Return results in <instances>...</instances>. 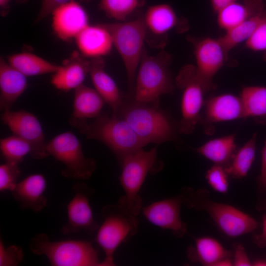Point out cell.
Returning a JSON list of instances; mask_svg holds the SVG:
<instances>
[{
	"label": "cell",
	"instance_id": "52a82bcc",
	"mask_svg": "<svg viewBox=\"0 0 266 266\" xmlns=\"http://www.w3.org/2000/svg\"><path fill=\"white\" fill-rule=\"evenodd\" d=\"M170 63L167 53L151 56L144 49L136 73L133 98L140 102H154L160 101L162 95L172 93L175 87Z\"/></svg>",
	"mask_w": 266,
	"mask_h": 266
},
{
	"label": "cell",
	"instance_id": "d4e9b609",
	"mask_svg": "<svg viewBox=\"0 0 266 266\" xmlns=\"http://www.w3.org/2000/svg\"><path fill=\"white\" fill-rule=\"evenodd\" d=\"M143 18L147 33L150 32L156 36L167 33L175 28L179 22L175 10L166 3L157 4L149 7Z\"/></svg>",
	"mask_w": 266,
	"mask_h": 266
},
{
	"label": "cell",
	"instance_id": "6da1fadb",
	"mask_svg": "<svg viewBox=\"0 0 266 266\" xmlns=\"http://www.w3.org/2000/svg\"><path fill=\"white\" fill-rule=\"evenodd\" d=\"M114 114L125 120L146 145L180 140L179 121L161 107L160 101L143 102L124 97Z\"/></svg>",
	"mask_w": 266,
	"mask_h": 266
},
{
	"label": "cell",
	"instance_id": "44dd1931",
	"mask_svg": "<svg viewBox=\"0 0 266 266\" xmlns=\"http://www.w3.org/2000/svg\"><path fill=\"white\" fill-rule=\"evenodd\" d=\"M105 102L95 90L83 84L74 89L73 112L69 118L73 126L77 123L95 118L101 113Z\"/></svg>",
	"mask_w": 266,
	"mask_h": 266
},
{
	"label": "cell",
	"instance_id": "e0dca14e",
	"mask_svg": "<svg viewBox=\"0 0 266 266\" xmlns=\"http://www.w3.org/2000/svg\"><path fill=\"white\" fill-rule=\"evenodd\" d=\"M46 187L45 177L41 174H34L19 182L11 192L22 209L38 212L47 205Z\"/></svg>",
	"mask_w": 266,
	"mask_h": 266
},
{
	"label": "cell",
	"instance_id": "8992f818",
	"mask_svg": "<svg viewBox=\"0 0 266 266\" xmlns=\"http://www.w3.org/2000/svg\"><path fill=\"white\" fill-rule=\"evenodd\" d=\"M102 25L110 33L113 46L120 54L125 67L128 83L126 96L133 98L136 73L147 35L143 18Z\"/></svg>",
	"mask_w": 266,
	"mask_h": 266
},
{
	"label": "cell",
	"instance_id": "ee69618b",
	"mask_svg": "<svg viewBox=\"0 0 266 266\" xmlns=\"http://www.w3.org/2000/svg\"><path fill=\"white\" fill-rule=\"evenodd\" d=\"M266 1V0H265Z\"/></svg>",
	"mask_w": 266,
	"mask_h": 266
},
{
	"label": "cell",
	"instance_id": "4316f807",
	"mask_svg": "<svg viewBox=\"0 0 266 266\" xmlns=\"http://www.w3.org/2000/svg\"><path fill=\"white\" fill-rule=\"evenodd\" d=\"M7 62L26 76L54 73L60 66L35 54L26 52L9 55L7 58Z\"/></svg>",
	"mask_w": 266,
	"mask_h": 266
},
{
	"label": "cell",
	"instance_id": "9c48e42d",
	"mask_svg": "<svg viewBox=\"0 0 266 266\" xmlns=\"http://www.w3.org/2000/svg\"><path fill=\"white\" fill-rule=\"evenodd\" d=\"M46 150L49 155L64 165L62 175L65 178L88 179L96 168L95 160L84 155L81 143L71 132L61 133L53 138L46 144Z\"/></svg>",
	"mask_w": 266,
	"mask_h": 266
},
{
	"label": "cell",
	"instance_id": "f1b7e54d",
	"mask_svg": "<svg viewBox=\"0 0 266 266\" xmlns=\"http://www.w3.org/2000/svg\"><path fill=\"white\" fill-rule=\"evenodd\" d=\"M257 134L254 133L240 148L237 150L225 170L229 176L241 179L247 175L254 161L256 150Z\"/></svg>",
	"mask_w": 266,
	"mask_h": 266
},
{
	"label": "cell",
	"instance_id": "8fae6325",
	"mask_svg": "<svg viewBox=\"0 0 266 266\" xmlns=\"http://www.w3.org/2000/svg\"><path fill=\"white\" fill-rule=\"evenodd\" d=\"M1 121L16 135L27 141L32 146L31 156L42 159L49 155L46 150L45 136L41 125L36 117L24 110L5 111Z\"/></svg>",
	"mask_w": 266,
	"mask_h": 266
},
{
	"label": "cell",
	"instance_id": "83f0119b",
	"mask_svg": "<svg viewBox=\"0 0 266 266\" xmlns=\"http://www.w3.org/2000/svg\"><path fill=\"white\" fill-rule=\"evenodd\" d=\"M240 97L244 106L245 118L251 117L266 124V87L245 86Z\"/></svg>",
	"mask_w": 266,
	"mask_h": 266
},
{
	"label": "cell",
	"instance_id": "cb8c5ba5",
	"mask_svg": "<svg viewBox=\"0 0 266 266\" xmlns=\"http://www.w3.org/2000/svg\"><path fill=\"white\" fill-rule=\"evenodd\" d=\"M233 252L226 249L215 238L204 236L195 239L194 247L189 249L188 256L191 261L206 266H214L219 261L232 258Z\"/></svg>",
	"mask_w": 266,
	"mask_h": 266
},
{
	"label": "cell",
	"instance_id": "d6986e66",
	"mask_svg": "<svg viewBox=\"0 0 266 266\" xmlns=\"http://www.w3.org/2000/svg\"><path fill=\"white\" fill-rule=\"evenodd\" d=\"M28 86L26 76L12 67L3 58L0 59V108L10 110Z\"/></svg>",
	"mask_w": 266,
	"mask_h": 266
},
{
	"label": "cell",
	"instance_id": "d6a6232c",
	"mask_svg": "<svg viewBox=\"0 0 266 266\" xmlns=\"http://www.w3.org/2000/svg\"><path fill=\"white\" fill-rule=\"evenodd\" d=\"M205 179L209 185L216 192L221 194L228 192L229 175L223 166L214 164L207 171Z\"/></svg>",
	"mask_w": 266,
	"mask_h": 266
},
{
	"label": "cell",
	"instance_id": "9a60e30c",
	"mask_svg": "<svg viewBox=\"0 0 266 266\" xmlns=\"http://www.w3.org/2000/svg\"><path fill=\"white\" fill-rule=\"evenodd\" d=\"M183 200L180 194L155 201L143 207V214L152 224L163 230H168L177 238L184 236L187 226L181 217Z\"/></svg>",
	"mask_w": 266,
	"mask_h": 266
},
{
	"label": "cell",
	"instance_id": "ac0fdd59",
	"mask_svg": "<svg viewBox=\"0 0 266 266\" xmlns=\"http://www.w3.org/2000/svg\"><path fill=\"white\" fill-rule=\"evenodd\" d=\"M77 46L85 57L102 58L108 54L113 46L112 36L102 25H89L75 38Z\"/></svg>",
	"mask_w": 266,
	"mask_h": 266
},
{
	"label": "cell",
	"instance_id": "e575fe53",
	"mask_svg": "<svg viewBox=\"0 0 266 266\" xmlns=\"http://www.w3.org/2000/svg\"><path fill=\"white\" fill-rule=\"evenodd\" d=\"M256 208L259 211L266 209V140L262 150V163L258 178Z\"/></svg>",
	"mask_w": 266,
	"mask_h": 266
},
{
	"label": "cell",
	"instance_id": "2e32d148",
	"mask_svg": "<svg viewBox=\"0 0 266 266\" xmlns=\"http://www.w3.org/2000/svg\"><path fill=\"white\" fill-rule=\"evenodd\" d=\"M51 14L54 32L65 41L75 39L89 25L86 10L76 0H71L58 6Z\"/></svg>",
	"mask_w": 266,
	"mask_h": 266
},
{
	"label": "cell",
	"instance_id": "8d00e7d4",
	"mask_svg": "<svg viewBox=\"0 0 266 266\" xmlns=\"http://www.w3.org/2000/svg\"><path fill=\"white\" fill-rule=\"evenodd\" d=\"M245 47L254 51H266V12L252 34L245 42Z\"/></svg>",
	"mask_w": 266,
	"mask_h": 266
},
{
	"label": "cell",
	"instance_id": "7402d4cb",
	"mask_svg": "<svg viewBox=\"0 0 266 266\" xmlns=\"http://www.w3.org/2000/svg\"><path fill=\"white\" fill-rule=\"evenodd\" d=\"M89 61L74 53L53 73L51 82L57 89L68 92L83 84L89 71Z\"/></svg>",
	"mask_w": 266,
	"mask_h": 266
},
{
	"label": "cell",
	"instance_id": "30bf717a",
	"mask_svg": "<svg viewBox=\"0 0 266 266\" xmlns=\"http://www.w3.org/2000/svg\"><path fill=\"white\" fill-rule=\"evenodd\" d=\"M175 84L182 93L181 118L179 121L181 134H189L200 124V111L204 105L205 88L198 77L195 66L188 65L179 71Z\"/></svg>",
	"mask_w": 266,
	"mask_h": 266
},
{
	"label": "cell",
	"instance_id": "ffe728a7",
	"mask_svg": "<svg viewBox=\"0 0 266 266\" xmlns=\"http://www.w3.org/2000/svg\"><path fill=\"white\" fill-rule=\"evenodd\" d=\"M89 71L95 90L115 114L122 103L124 97L114 79L105 71L102 58L89 61Z\"/></svg>",
	"mask_w": 266,
	"mask_h": 266
},
{
	"label": "cell",
	"instance_id": "4fadbf2b",
	"mask_svg": "<svg viewBox=\"0 0 266 266\" xmlns=\"http://www.w3.org/2000/svg\"><path fill=\"white\" fill-rule=\"evenodd\" d=\"M194 41L197 74L206 92L213 90L216 87L213 78L223 66L228 55L218 39L205 37Z\"/></svg>",
	"mask_w": 266,
	"mask_h": 266
},
{
	"label": "cell",
	"instance_id": "74e56055",
	"mask_svg": "<svg viewBox=\"0 0 266 266\" xmlns=\"http://www.w3.org/2000/svg\"><path fill=\"white\" fill-rule=\"evenodd\" d=\"M71 0H41L39 11L36 18V22H39L49 15L58 6L69 2ZM80 1L89 2L92 0H78Z\"/></svg>",
	"mask_w": 266,
	"mask_h": 266
},
{
	"label": "cell",
	"instance_id": "60d3db41",
	"mask_svg": "<svg viewBox=\"0 0 266 266\" xmlns=\"http://www.w3.org/2000/svg\"><path fill=\"white\" fill-rule=\"evenodd\" d=\"M238 0H210L214 11L217 12L228 4Z\"/></svg>",
	"mask_w": 266,
	"mask_h": 266
},
{
	"label": "cell",
	"instance_id": "7a4b0ae2",
	"mask_svg": "<svg viewBox=\"0 0 266 266\" xmlns=\"http://www.w3.org/2000/svg\"><path fill=\"white\" fill-rule=\"evenodd\" d=\"M180 194L185 206L207 213L221 232L230 237L249 233L258 228V223L252 216L231 205L212 200L206 189L195 190L184 187Z\"/></svg>",
	"mask_w": 266,
	"mask_h": 266
},
{
	"label": "cell",
	"instance_id": "603a6c76",
	"mask_svg": "<svg viewBox=\"0 0 266 266\" xmlns=\"http://www.w3.org/2000/svg\"><path fill=\"white\" fill-rule=\"evenodd\" d=\"M263 0L237 1L226 6L217 12L218 26L226 31L246 21L260 15L265 10Z\"/></svg>",
	"mask_w": 266,
	"mask_h": 266
},
{
	"label": "cell",
	"instance_id": "5bb4252c",
	"mask_svg": "<svg viewBox=\"0 0 266 266\" xmlns=\"http://www.w3.org/2000/svg\"><path fill=\"white\" fill-rule=\"evenodd\" d=\"M203 105L204 110L200 124L202 125L207 134L213 133L217 123L245 118L244 106L240 96L221 94L208 99Z\"/></svg>",
	"mask_w": 266,
	"mask_h": 266
},
{
	"label": "cell",
	"instance_id": "5b68a950",
	"mask_svg": "<svg viewBox=\"0 0 266 266\" xmlns=\"http://www.w3.org/2000/svg\"><path fill=\"white\" fill-rule=\"evenodd\" d=\"M101 214L103 221L96 239L105 255L102 266H113L115 265L114 255L117 249L137 233L138 220L120 200L116 204L104 206Z\"/></svg>",
	"mask_w": 266,
	"mask_h": 266
},
{
	"label": "cell",
	"instance_id": "f35d334b",
	"mask_svg": "<svg viewBox=\"0 0 266 266\" xmlns=\"http://www.w3.org/2000/svg\"><path fill=\"white\" fill-rule=\"evenodd\" d=\"M233 266H250L252 262L245 251L244 246L240 243L236 244L233 254Z\"/></svg>",
	"mask_w": 266,
	"mask_h": 266
},
{
	"label": "cell",
	"instance_id": "b9f144b4",
	"mask_svg": "<svg viewBox=\"0 0 266 266\" xmlns=\"http://www.w3.org/2000/svg\"><path fill=\"white\" fill-rule=\"evenodd\" d=\"M13 0L17 1H23L26 0H0V7L1 10L6 12L7 8L8 7L9 3Z\"/></svg>",
	"mask_w": 266,
	"mask_h": 266
},
{
	"label": "cell",
	"instance_id": "ba28073f",
	"mask_svg": "<svg viewBox=\"0 0 266 266\" xmlns=\"http://www.w3.org/2000/svg\"><path fill=\"white\" fill-rule=\"evenodd\" d=\"M29 246L33 254L45 256L53 266H102L98 251L88 241H51L42 233L32 237Z\"/></svg>",
	"mask_w": 266,
	"mask_h": 266
},
{
	"label": "cell",
	"instance_id": "ab89813d",
	"mask_svg": "<svg viewBox=\"0 0 266 266\" xmlns=\"http://www.w3.org/2000/svg\"><path fill=\"white\" fill-rule=\"evenodd\" d=\"M255 241L259 246L266 245V214L263 217L262 233L255 237Z\"/></svg>",
	"mask_w": 266,
	"mask_h": 266
},
{
	"label": "cell",
	"instance_id": "7bdbcfd3",
	"mask_svg": "<svg viewBox=\"0 0 266 266\" xmlns=\"http://www.w3.org/2000/svg\"><path fill=\"white\" fill-rule=\"evenodd\" d=\"M253 266H266V258H259L252 262Z\"/></svg>",
	"mask_w": 266,
	"mask_h": 266
},
{
	"label": "cell",
	"instance_id": "4dcf8cb0",
	"mask_svg": "<svg viewBox=\"0 0 266 266\" xmlns=\"http://www.w3.org/2000/svg\"><path fill=\"white\" fill-rule=\"evenodd\" d=\"M0 149L6 162L19 164L32 152L31 145L26 140L12 135L0 140Z\"/></svg>",
	"mask_w": 266,
	"mask_h": 266
},
{
	"label": "cell",
	"instance_id": "d590c367",
	"mask_svg": "<svg viewBox=\"0 0 266 266\" xmlns=\"http://www.w3.org/2000/svg\"><path fill=\"white\" fill-rule=\"evenodd\" d=\"M24 253L22 249L16 245L5 247L0 238V266H17L22 261Z\"/></svg>",
	"mask_w": 266,
	"mask_h": 266
},
{
	"label": "cell",
	"instance_id": "7c38bea8",
	"mask_svg": "<svg viewBox=\"0 0 266 266\" xmlns=\"http://www.w3.org/2000/svg\"><path fill=\"white\" fill-rule=\"evenodd\" d=\"M72 191L73 197L67 206V221L61 229L62 233L68 235L82 230L93 233L98 231L99 226L90 204L93 189L84 182H77Z\"/></svg>",
	"mask_w": 266,
	"mask_h": 266
},
{
	"label": "cell",
	"instance_id": "3957f363",
	"mask_svg": "<svg viewBox=\"0 0 266 266\" xmlns=\"http://www.w3.org/2000/svg\"><path fill=\"white\" fill-rule=\"evenodd\" d=\"M73 127L87 138L97 140L107 146L119 162L146 145L125 120L114 114L110 116L101 113L91 122L82 121Z\"/></svg>",
	"mask_w": 266,
	"mask_h": 266
},
{
	"label": "cell",
	"instance_id": "836d02e7",
	"mask_svg": "<svg viewBox=\"0 0 266 266\" xmlns=\"http://www.w3.org/2000/svg\"><path fill=\"white\" fill-rule=\"evenodd\" d=\"M19 164L7 162L0 166V191H12L18 183Z\"/></svg>",
	"mask_w": 266,
	"mask_h": 266
},
{
	"label": "cell",
	"instance_id": "277c9868",
	"mask_svg": "<svg viewBox=\"0 0 266 266\" xmlns=\"http://www.w3.org/2000/svg\"><path fill=\"white\" fill-rule=\"evenodd\" d=\"M119 163L121 173L119 179L125 193L119 200L137 216L142 208L141 188L148 174L160 171L163 163L158 159L157 147L149 150L138 149L124 157Z\"/></svg>",
	"mask_w": 266,
	"mask_h": 266
},
{
	"label": "cell",
	"instance_id": "484cf974",
	"mask_svg": "<svg viewBox=\"0 0 266 266\" xmlns=\"http://www.w3.org/2000/svg\"><path fill=\"white\" fill-rule=\"evenodd\" d=\"M195 150L214 164L226 167L230 164L237 151L235 134H231L211 139Z\"/></svg>",
	"mask_w": 266,
	"mask_h": 266
},
{
	"label": "cell",
	"instance_id": "f546056e",
	"mask_svg": "<svg viewBox=\"0 0 266 266\" xmlns=\"http://www.w3.org/2000/svg\"><path fill=\"white\" fill-rule=\"evenodd\" d=\"M266 9L262 14L250 18L226 31L218 38L226 53H228L243 42H246L253 33L265 15Z\"/></svg>",
	"mask_w": 266,
	"mask_h": 266
},
{
	"label": "cell",
	"instance_id": "1f68e13d",
	"mask_svg": "<svg viewBox=\"0 0 266 266\" xmlns=\"http://www.w3.org/2000/svg\"><path fill=\"white\" fill-rule=\"evenodd\" d=\"M143 3L144 0H100L99 7L108 17L122 22Z\"/></svg>",
	"mask_w": 266,
	"mask_h": 266
}]
</instances>
